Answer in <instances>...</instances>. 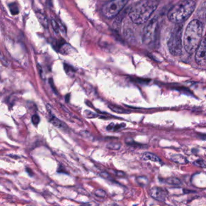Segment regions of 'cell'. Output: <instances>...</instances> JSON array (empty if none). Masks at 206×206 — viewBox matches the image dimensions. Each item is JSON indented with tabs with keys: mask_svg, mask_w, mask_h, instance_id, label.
<instances>
[{
	"mask_svg": "<svg viewBox=\"0 0 206 206\" xmlns=\"http://www.w3.org/2000/svg\"><path fill=\"white\" fill-rule=\"evenodd\" d=\"M8 157H10V158H15V159L20 158V157H19V156L16 155H12V154H10V155H8Z\"/></svg>",
	"mask_w": 206,
	"mask_h": 206,
	"instance_id": "31",
	"label": "cell"
},
{
	"mask_svg": "<svg viewBox=\"0 0 206 206\" xmlns=\"http://www.w3.org/2000/svg\"><path fill=\"white\" fill-rule=\"evenodd\" d=\"M157 0H141L131 8L129 16L133 22L137 24L145 23L157 8Z\"/></svg>",
	"mask_w": 206,
	"mask_h": 206,
	"instance_id": "2",
	"label": "cell"
},
{
	"mask_svg": "<svg viewBox=\"0 0 206 206\" xmlns=\"http://www.w3.org/2000/svg\"><path fill=\"white\" fill-rule=\"evenodd\" d=\"M51 24H52V27H53L55 32L56 33H58L59 32V27H58V23L55 20L52 19L51 20Z\"/></svg>",
	"mask_w": 206,
	"mask_h": 206,
	"instance_id": "25",
	"label": "cell"
},
{
	"mask_svg": "<svg viewBox=\"0 0 206 206\" xmlns=\"http://www.w3.org/2000/svg\"><path fill=\"white\" fill-rule=\"evenodd\" d=\"M126 126V125L125 123H121V124H114V128H113V131H118L120 129H123V128H125Z\"/></svg>",
	"mask_w": 206,
	"mask_h": 206,
	"instance_id": "24",
	"label": "cell"
},
{
	"mask_svg": "<svg viewBox=\"0 0 206 206\" xmlns=\"http://www.w3.org/2000/svg\"><path fill=\"white\" fill-rule=\"evenodd\" d=\"M94 194L96 197H99V198H104L106 195V192L102 189H98L96 190L95 191Z\"/></svg>",
	"mask_w": 206,
	"mask_h": 206,
	"instance_id": "19",
	"label": "cell"
},
{
	"mask_svg": "<svg viewBox=\"0 0 206 206\" xmlns=\"http://www.w3.org/2000/svg\"><path fill=\"white\" fill-rule=\"evenodd\" d=\"M50 122H51L55 126L57 127L58 128L62 129L63 131H67L68 128V126L66 125V124L61 121L60 119H59L58 118H57L56 117L52 115L49 120Z\"/></svg>",
	"mask_w": 206,
	"mask_h": 206,
	"instance_id": "10",
	"label": "cell"
},
{
	"mask_svg": "<svg viewBox=\"0 0 206 206\" xmlns=\"http://www.w3.org/2000/svg\"><path fill=\"white\" fill-rule=\"evenodd\" d=\"M196 3L194 0H183L171 8L168 17L170 21L180 24L186 20L194 12Z\"/></svg>",
	"mask_w": 206,
	"mask_h": 206,
	"instance_id": "3",
	"label": "cell"
},
{
	"mask_svg": "<svg viewBox=\"0 0 206 206\" xmlns=\"http://www.w3.org/2000/svg\"><path fill=\"white\" fill-rule=\"evenodd\" d=\"M166 183L172 185V186H179L182 184L181 181L177 178L175 177H170L166 179Z\"/></svg>",
	"mask_w": 206,
	"mask_h": 206,
	"instance_id": "14",
	"label": "cell"
},
{
	"mask_svg": "<svg viewBox=\"0 0 206 206\" xmlns=\"http://www.w3.org/2000/svg\"><path fill=\"white\" fill-rule=\"evenodd\" d=\"M115 174L118 177H123L125 174L121 171H115Z\"/></svg>",
	"mask_w": 206,
	"mask_h": 206,
	"instance_id": "28",
	"label": "cell"
},
{
	"mask_svg": "<svg viewBox=\"0 0 206 206\" xmlns=\"http://www.w3.org/2000/svg\"><path fill=\"white\" fill-rule=\"evenodd\" d=\"M182 28L176 27L171 33L168 42V47L171 55L177 56L182 53L183 44L181 39Z\"/></svg>",
	"mask_w": 206,
	"mask_h": 206,
	"instance_id": "4",
	"label": "cell"
},
{
	"mask_svg": "<svg viewBox=\"0 0 206 206\" xmlns=\"http://www.w3.org/2000/svg\"><path fill=\"white\" fill-rule=\"evenodd\" d=\"M121 145L119 143H108L106 145V148L112 150H118L120 148Z\"/></svg>",
	"mask_w": 206,
	"mask_h": 206,
	"instance_id": "18",
	"label": "cell"
},
{
	"mask_svg": "<svg viewBox=\"0 0 206 206\" xmlns=\"http://www.w3.org/2000/svg\"><path fill=\"white\" fill-rule=\"evenodd\" d=\"M101 175L103 177V178H110V176L109 175V174L108 173H106V172H102L101 174Z\"/></svg>",
	"mask_w": 206,
	"mask_h": 206,
	"instance_id": "30",
	"label": "cell"
},
{
	"mask_svg": "<svg viewBox=\"0 0 206 206\" xmlns=\"http://www.w3.org/2000/svg\"><path fill=\"white\" fill-rule=\"evenodd\" d=\"M37 17L38 19L39 20L41 24L45 27H47L48 25V21L46 17L42 13H37Z\"/></svg>",
	"mask_w": 206,
	"mask_h": 206,
	"instance_id": "15",
	"label": "cell"
},
{
	"mask_svg": "<svg viewBox=\"0 0 206 206\" xmlns=\"http://www.w3.org/2000/svg\"><path fill=\"white\" fill-rule=\"evenodd\" d=\"M195 60L200 65H206V36H205L195 51Z\"/></svg>",
	"mask_w": 206,
	"mask_h": 206,
	"instance_id": "7",
	"label": "cell"
},
{
	"mask_svg": "<svg viewBox=\"0 0 206 206\" xmlns=\"http://www.w3.org/2000/svg\"><path fill=\"white\" fill-rule=\"evenodd\" d=\"M128 0H111L105 3L102 8L103 15L108 18H112L124 8Z\"/></svg>",
	"mask_w": 206,
	"mask_h": 206,
	"instance_id": "5",
	"label": "cell"
},
{
	"mask_svg": "<svg viewBox=\"0 0 206 206\" xmlns=\"http://www.w3.org/2000/svg\"><path fill=\"white\" fill-rule=\"evenodd\" d=\"M32 121L34 125H38L40 121V118L37 114H34L32 117Z\"/></svg>",
	"mask_w": 206,
	"mask_h": 206,
	"instance_id": "23",
	"label": "cell"
},
{
	"mask_svg": "<svg viewBox=\"0 0 206 206\" xmlns=\"http://www.w3.org/2000/svg\"><path fill=\"white\" fill-rule=\"evenodd\" d=\"M70 94L67 95L66 97H65V100H66V102H69L70 101Z\"/></svg>",
	"mask_w": 206,
	"mask_h": 206,
	"instance_id": "33",
	"label": "cell"
},
{
	"mask_svg": "<svg viewBox=\"0 0 206 206\" xmlns=\"http://www.w3.org/2000/svg\"><path fill=\"white\" fill-rule=\"evenodd\" d=\"M196 16L197 19L203 23L206 21V2L203 3L198 8Z\"/></svg>",
	"mask_w": 206,
	"mask_h": 206,
	"instance_id": "9",
	"label": "cell"
},
{
	"mask_svg": "<svg viewBox=\"0 0 206 206\" xmlns=\"http://www.w3.org/2000/svg\"><path fill=\"white\" fill-rule=\"evenodd\" d=\"M203 24L195 19L188 24L184 36L183 45L186 51L190 54L196 51L203 38Z\"/></svg>",
	"mask_w": 206,
	"mask_h": 206,
	"instance_id": "1",
	"label": "cell"
},
{
	"mask_svg": "<svg viewBox=\"0 0 206 206\" xmlns=\"http://www.w3.org/2000/svg\"><path fill=\"white\" fill-rule=\"evenodd\" d=\"M108 108L112 110V111L117 112V113H120V114H127L129 113L130 111H128L120 106H117V105H109L108 106Z\"/></svg>",
	"mask_w": 206,
	"mask_h": 206,
	"instance_id": "13",
	"label": "cell"
},
{
	"mask_svg": "<svg viewBox=\"0 0 206 206\" xmlns=\"http://www.w3.org/2000/svg\"><path fill=\"white\" fill-rule=\"evenodd\" d=\"M49 83H50V85H51V87L52 88L53 91H54L56 94H57L56 89V88H55V87L54 82H53V81L52 80V79H50V80H49Z\"/></svg>",
	"mask_w": 206,
	"mask_h": 206,
	"instance_id": "26",
	"label": "cell"
},
{
	"mask_svg": "<svg viewBox=\"0 0 206 206\" xmlns=\"http://www.w3.org/2000/svg\"><path fill=\"white\" fill-rule=\"evenodd\" d=\"M137 183L141 185V186H145L146 185L147 183H148V180L146 177H139L137 178Z\"/></svg>",
	"mask_w": 206,
	"mask_h": 206,
	"instance_id": "22",
	"label": "cell"
},
{
	"mask_svg": "<svg viewBox=\"0 0 206 206\" xmlns=\"http://www.w3.org/2000/svg\"><path fill=\"white\" fill-rule=\"evenodd\" d=\"M142 159L144 160H150L154 162L161 161L160 158L157 155L151 152H145L142 155Z\"/></svg>",
	"mask_w": 206,
	"mask_h": 206,
	"instance_id": "12",
	"label": "cell"
},
{
	"mask_svg": "<svg viewBox=\"0 0 206 206\" xmlns=\"http://www.w3.org/2000/svg\"><path fill=\"white\" fill-rule=\"evenodd\" d=\"M64 69H65V72L67 73V75H70V76L73 75V74L75 73V70L73 69V67H70L68 65L64 64Z\"/></svg>",
	"mask_w": 206,
	"mask_h": 206,
	"instance_id": "21",
	"label": "cell"
},
{
	"mask_svg": "<svg viewBox=\"0 0 206 206\" xmlns=\"http://www.w3.org/2000/svg\"><path fill=\"white\" fill-rule=\"evenodd\" d=\"M8 7H9L10 11L12 15H15L19 13V8L16 3L15 2L11 3L8 5Z\"/></svg>",
	"mask_w": 206,
	"mask_h": 206,
	"instance_id": "16",
	"label": "cell"
},
{
	"mask_svg": "<svg viewBox=\"0 0 206 206\" xmlns=\"http://www.w3.org/2000/svg\"><path fill=\"white\" fill-rule=\"evenodd\" d=\"M171 159L175 163L184 164L189 163L188 160L184 156L180 154H175L171 156Z\"/></svg>",
	"mask_w": 206,
	"mask_h": 206,
	"instance_id": "11",
	"label": "cell"
},
{
	"mask_svg": "<svg viewBox=\"0 0 206 206\" xmlns=\"http://www.w3.org/2000/svg\"><path fill=\"white\" fill-rule=\"evenodd\" d=\"M199 137L201 139L203 140H206V134H200Z\"/></svg>",
	"mask_w": 206,
	"mask_h": 206,
	"instance_id": "32",
	"label": "cell"
},
{
	"mask_svg": "<svg viewBox=\"0 0 206 206\" xmlns=\"http://www.w3.org/2000/svg\"><path fill=\"white\" fill-rule=\"evenodd\" d=\"M158 22L156 20L151 21L145 27L143 35V41L146 45H150L154 42L157 34Z\"/></svg>",
	"mask_w": 206,
	"mask_h": 206,
	"instance_id": "6",
	"label": "cell"
},
{
	"mask_svg": "<svg viewBox=\"0 0 206 206\" xmlns=\"http://www.w3.org/2000/svg\"><path fill=\"white\" fill-rule=\"evenodd\" d=\"M84 115L86 118H96L97 117H98L99 115H98V114L95 113L90 110H85L84 112Z\"/></svg>",
	"mask_w": 206,
	"mask_h": 206,
	"instance_id": "17",
	"label": "cell"
},
{
	"mask_svg": "<svg viewBox=\"0 0 206 206\" xmlns=\"http://www.w3.org/2000/svg\"><path fill=\"white\" fill-rule=\"evenodd\" d=\"M114 126V123H111L109 124L107 126V127H106V130H108V131H113Z\"/></svg>",
	"mask_w": 206,
	"mask_h": 206,
	"instance_id": "27",
	"label": "cell"
},
{
	"mask_svg": "<svg viewBox=\"0 0 206 206\" xmlns=\"http://www.w3.org/2000/svg\"><path fill=\"white\" fill-rule=\"evenodd\" d=\"M150 195L152 198L159 201H164L168 195L166 190L158 187L151 189L150 190Z\"/></svg>",
	"mask_w": 206,
	"mask_h": 206,
	"instance_id": "8",
	"label": "cell"
},
{
	"mask_svg": "<svg viewBox=\"0 0 206 206\" xmlns=\"http://www.w3.org/2000/svg\"><path fill=\"white\" fill-rule=\"evenodd\" d=\"M25 171L27 172V173L29 175V176H30V177H32L33 175V172L32 171V170L30 169V168H27L26 169H25Z\"/></svg>",
	"mask_w": 206,
	"mask_h": 206,
	"instance_id": "29",
	"label": "cell"
},
{
	"mask_svg": "<svg viewBox=\"0 0 206 206\" xmlns=\"http://www.w3.org/2000/svg\"><path fill=\"white\" fill-rule=\"evenodd\" d=\"M194 164L196 166L202 168H206V162L203 160H197L194 162Z\"/></svg>",
	"mask_w": 206,
	"mask_h": 206,
	"instance_id": "20",
	"label": "cell"
}]
</instances>
